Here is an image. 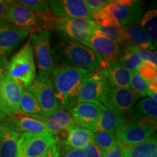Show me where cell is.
<instances>
[{"label":"cell","mask_w":157,"mask_h":157,"mask_svg":"<svg viewBox=\"0 0 157 157\" xmlns=\"http://www.w3.org/2000/svg\"><path fill=\"white\" fill-rule=\"evenodd\" d=\"M104 105L97 102L77 103L70 111L74 124L76 126L93 130Z\"/></svg>","instance_id":"14"},{"label":"cell","mask_w":157,"mask_h":157,"mask_svg":"<svg viewBox=\"0 0 157 157\" xmlns=\"http://www.w3.org/2000/svg\"><path fill=\"white\" fill-rule=\"evenodd\" d=\"M120 146L124 157H157L156 137L153 135L137 144Z\"/></svg>","instance_id":"22"},{"label":"cell","mask_w":157,"mask_h":157,"mask_svg":"<svg viewBox=\"0 0 157 157\" xmlns=\"http://www.w3.org/2000/svg\"><path fill=\"white\" fill-rule=\"evenodd\" d=\"M60 151L63 157H85L83 151L60 144Z\"/></svg>","instance_id":"36"},{"label":"cell","mask_w":157,"mask_h":157,"mask_svg":"<svg viewBox=\"0 0 157 157\" xmlns=\"http://www.w3.org/2000/svg\"><path fill=\"white\" fill-rule=\"evenodd\" d=\"M29 34V29L18 28L0 21V58L10 55Z\"/></svg>","instance_id":"15"},{"label":"cell","mask_w":157,"mask_h":157,"mask_svg":"<svg viewBox=\"0 0 157 157\" xmlns=\"http://www.w3.org/2000/svg\"><path fill=\"white\" fill-rule=\"evenodd\" d=\"M135 117L146 119L156 124L157 104L150 98H146L137 103Z\"/></svg>","instance_id":"26"},{"label":"cell","mask_w":157,"mask_h":157,"mask_svg":"<svg viewBox=\"0 0 157 157\" xmlns=\"http://www.w3.org/2000/svg\"><path fill=\"white\" fill-rule=\"evenodd\" d=\"M88 47L99 55L104 61L117 60L121 53L119 44L105 36L98 29L90 36Z\"/></svg>","instance_id":"18"},{"label":"cell","mask_w":157,"mask_h":157,"mask_svg":"<svg viewBox=\"0 0 157 157\" xmlns=\"http://www.w3.org/2000/svg\"><path fill=\"white\" fill-rule=\"evenodd\" d=\"M52 54L60 65L83 68L90 72L100 71L103 64V59L89 47L68 39L57 43Z\"/></svg>","instance_id":"2"},{"label":"cell","mask_w":157,"mask_h":157,"mask_svg":"<svg viewBox=\"0 0 157 157\" xmlns=\"http://www.w3.org/2000/svg\"><path fill=\"white\" fill-rule=\"evenodd\" d=\"M5 118H7V117H6V116L3 113L0 111V122H1L2 121H3Z\"/></svg>","instance_id":"43"},{"label":"cell","mask_w":157,"mask_h":157,"mask_svg":"<svg viewBox=\"0 0 157 157\" xmlns=\"http://www.w3.org/2000/svg\"><path fill=\"white\" fill-rule=\"evenodd\" d=\"M49 2L51 13L56 16L94 21L93 13L84 0H56Z\"/></svg>","instance_id":"13"},{"label":"cell","mask_w":157,"mask_h":157,"mask_svg":"<svg viewBox=\"0 0 157 157\" xmlns=\"http://www.w3.org/2000/svg\"><path fill=\"white\" fill-rule=\"evenodd\" d=\"M51 157H63L60 151V143H58L52 148V155Z\"/></svg>","instance_id":"41"},{"label":"cell","mask_w":157,"mask_h":157,"mask_svg":"<svg viewBox=\"0 0 157 157\" xmlns=\"http://www.w3.org/2000/svg\"><path fill=\"white\" fill-rule=\"evenodd\" d=\"M5 71L4 70V68L2 67L1 66H0V81H1V79L2 78L4 74H5Z\"/></svg>","instance_id":"42"},{"label":"cell","mask_w":157,"mask_h":157,"mask_svg":"<svg viewBox=\"0 0 157 157\" xmlns=\"http://www.w3.org/2000/svg\"><path fill=\"white\" fill-rule=\"evenodd\" d=\"M85 157H102L101 151L92 141L82 149Z\"/></svg>","instance_id":"38"},{"label":"cell","mask_w":157,"mask_h":157,"mask_svg":"<svg viewBox=\"0 0 157 157\" xmlns=\"http://www.w3.org/2000/svg\"><path fill=\"white\" fill-rule=\"evenodd\" d=\"M99 74L103 75L111 87H129L131 72L117 60H103Z\"/></svg>","instance_id":"19"},{"label":"cell","mask_w":157,"mask_h":157,"mask_svg":"<svg viewBox=\"0 0 157 157\" xmlns=\"http://www.w3.org/2000/svg\"><path fill=\"white\" fill-rule=\"evenodd\" d=\"M20 113L25 115H43L36 99L27 89L23 90L19 103Z\"/></svg>","instance_id":"28"},{"label":"cell","mask_w":157,"mask_h":157,"mask_svg":"<svg viewBox=\"0 0 157 157\" xmlns=\"http://www.w3.org/2000/svg\"><path fill=\"white\" fill-rule=\"evenodd\" d=\"M102 157H124L120 145L117 143V145L113 146L107 150L101 152Z\"/></svg>","instance_id":"39"},{"label":"cell","mask_w":157,"mask_h":157,"mask_svg":"<svg viewBox=\"0 0 157 157\" xmlns=\"http://www.w3.org/2000/svg\"><path fill=\"white\" fill-rule=\"evenodd\" d=\"M143 12V2L141 1L111 0L103 9L94 13L93 18L97 25L101 26L114 23L122 27L140 22Z\"/></svg>","instance_id":"3"},{"label":"cell","mask_w":157,"mask_h":157,"mask_svg":"<svg viewBox=\"0 0 157 157\" xmlns=\"http://www.w3.org/2000/svg\"><path fill=\"white\" fill-rule=\"evenodd\" d=\"M109 2V0H86L85 1L86 5L93 14L103 9Z\"/></svg>","instance_id":"37"},{"label":"cell","mask_w":157,"mask_h":157,"mask_svg":"<svg viewBox=\"0 0 157 157\" xmlns=\"http://www.w3.org/2000/svg\"><path fill=\"white\" fill-rule=\"evenodd\" d=\"M29 42L34 52L39 72L50 76L56 67L50 47L51 32L49 30L30 31Z\"/></svg>","instance_id":"9"},{"label":"cell","mask_w":157,"mask_h":157,"mask_svg":"<svg viewBox=\"0 0 157 157\" xmlns=\"http://www.w3.org/2000/svg\"><path fill=\"white\" fill-rule=\"evenodd\" d=\"M17 3L33 11L35 14L50 12V2L44 0H21L16 1Z\"/></svg>","instance_id":"35"},{"label":"cell","mask_w":157,"mask_h":157,"mask_svg":"<svg viewBox=\"0 0 157 157\" xmlns=\"http://www.w3.org/2000/svg\"><path fill=\"white\" fill-rule=\"evenodd\" d=\"M11 1L0 0V21H3Z\"/></svg>","instance_id":"40"},{"label":"cell","mask_w":157,"mask_h":157,"mask_svg":"<svg viewBox=\"0 0 157 157\" xmlns=\"http://www.w3.org/2000/svg\"><path fill=\"white\" fill-rule=\"evenodd\" d=\"M156 124L146 119L135 117L132 119H124L115 132L117 143L122 146H132L143 142L152 136Z\"/></svg>","instance_id":"5"},{"label":"cell","mask_w":157,"mask_h":157,"mask_svg":"<svg viewBox=\"0 0 157 157\" xmlns=\"http://www.w3.org/2000/svg\"><path fill=\"white\" fill-rule=\"evenodd\" d=\"M34 52L28 42L12 57L7 66V74L23 88H28L36 77Z\"/></svg>","instance_id":"4"},{"label":"cell","mask_w":157,"mask_h":157,"mask_svg":"<svg viewBox=\"0 0 157 157\" xmlns=\"http://www.w3.org/2000/svg\"><path fill=\"white\" fill-rule=\"evenodd\" d=\"M118 63L129 72L137 71L143 60L137 53L124 48L118 58Z\"/></svg>","instance_id":"29"},{"label":"cell","mask_w":157,"mask_h":157,"mask_svg":"<svg viewBox=\"0 0 157 157\" xmlns=\"http://www.w3.org/2000/svg\"><path fill=\"white\" fill-rule=\"evenodd\" d=\"M129 88L137 97L145 98L148 96V84L138 71L132 72L129 79Z\"/></svg>","instance_id":"30"},{"label":"cell","mask_w":157,"mask_h":157,"mask_svg":"<svg viewBox=\"0 0 157 157\" xmlns=\"http://www.w3.org/2000/svg\"><path fill=\"white\" fill-rule=\"evenodd\" d=\"M97 29L118 44H123L127 41L126 35L122 29L114 23H111L105 26L97 25Z\"/></svg>","instance_id":"32"},{"label":"cell","mask_w":157,"mask_h":157,"mask_svg":"<svg viewBox=\"0 0 157 157\" xmlns=\"http://www.w3.org/2000/svg\"><path fill=\"white\" fill-rule=\"evenodd\" d=\"M60 135L63 137L60 144L82 150L88 143L93 141V132L74 124Z\"/></svg>","instance_id":"21"},{"label":"cell","mask_w":157,"mask_h":157,"mask_svg":"<svg viewBox=\"0 0 157 157\" xmlns=\"http://www.w3.org/2000/svg\"><path fill=\"white\" fill-rule=\"evenodd\" d=\"M23 88L5 72L0 81V111L7 117L20 113L19 103Z\"/></svg>","instance_id":"11"},{"label":"cell","mask_w":157,"mask_h":157,"mask_svg":"<svg viewBox=\"0 0 157 157\" xmlns=\"http://www.w3.org/2000/svg\"><path fill=\"white\" fill-rule=\"evenodd\" d=\"M0 123L18 133L39 134L49 132L45 124L42 121L32 115H25L21 113L12 117L5 118Z\"/></svg>","instance_id":"17"},{"label":"cell","mask_w":157,"mask_h":157,"mask_svg":"<svg viewBox=\"0 0 157 157\" xmlns=\"http://www.w3.org/2000/svg\"><path fill=\"white\" fill-rule=\"evenodd\" d=\"M122 45L124 46V48L128 49V50L137 53L143 59V61L150 62L154 65L157 64L156 51H151L149 50H145V49L140 48H138V47L132 44V43L129 42V41H126Z\"/></svg>","instance_id":"34"},{"label":"cell","mask_w":157,"mask_h":157,"mask_svg":"<svg viewBox=\"0 0 157 157\" xmlns=\"http://www.w3.org/2000/svg\"><path fill=\"white\" fill-rule=\"evenodd\" d=\"M93 142L101 152L117 144L115 135L113 133L105 132V131L93 132Z\"/></svg>","instance_id":"31"},{"label":"cell","mask_w":157,"mask_h":157,"mask_svg":"<svg viewBox=\"0 0 157 157\" xmlns=\"http://www.w3.org/2000/svg\"><path fill=\"white\" fill-rule=\"evenodd\" d=\"M90 71L83 68L59 65L51 73V82L60 106L71 111L77 103V97L84 78Z\"/></svg>","instance_id":"1"},{"label":"cell","mask_w":157,"mask_h":157,"mask_svg":"<svg viewBox=\"0 0 157 157\" xmlns=\"http://www.w3.org/2000/svg\"><path fill=\"white\" fill-rule=\"evenodd\" d=\"M71 41L88 47L90 36L97 29V23L93 20L69 18L56 15L54 28Z\"/></svg>","instance_id":"6"},{"label":"cell","mask_w":157,"mask_h":157,"mask_svg":"<svg viewBox=\"0 0 157 157\" xmlns=\"http://www.w3.org/2000/svg\"><path fill=\"white\" fill-rule=\"evenodd\" d=\"M20 134L0 123V157H17Z\"/></svg>","instance_id":"23"},{"label":"cell","mask_w":157,"mask_h":157,"mask_svg":"<svg viewBox=\"0 0 157 157\" xmlns=\"http://www.w3.org/2000/svg\"><path fill=\"white\" fill-rule=\"evenodd\" d=\"M125 33L127 41L138 48L145 50H155L148 36L143 30L140 22H136L132 24L124 25L121 27Z\"/></svg>","instance_id":"25"},{"label":"cell","mask_w":157,"mask_h":157,"mask_svg":"<svg viewBox=\"0 0 157 157\" xmlns=\"http://www.w3.org/2000/svg\"><path fill=\"white\" fill-rule=\"evenodd\" d=\"M26 89L36 99L44 117H51L60 108L53 85L50 76L47 74L39 72L34 81Z\"/></svg>","instance_id":"8"},{"label":"cell","mask_w":157,"mask_h":157,"mask_svg":"<svg viewBox=\"0 0 157 157\" xmlns=\"http://www.w3.org/2000/svg\"><path fill=\"white\" fill-rule=\"evenodd\" d=\"M3 21L18 28L34 29L38 24L36 15L16 1H11Z\"/></svg>","instance_id":"16"},{"label":"cell","mask_w":157,"mask_h":157,"mask_svg":"<svg viewBox=\"0 0 157 157\" xmlns=\"http://www.w3.org/2000/svg\"><path fill=\"white\" fill-rule=\"evenodd\" d=\"M32 116L44 122L49 132L53 133L56 137L58 135H62L71 126L74 124L71 115L61 106H60L56 113L50 117L43 115Z\"/></svg>","instance_id":"20"},{"label":"cell","mask_w":157,"mask_h":157,"mask_svg":"<svg viewBox=\"0 0 157 157\" xmlns=\"http://www.w3.org/2000/svg\"><path fill=\"white\" fill-rule=\"evenodd\" d=\"M137 97L129 87H112L103 105L124 117L134 112Z\"/></svg>","instance_id":"12"},{"label":"cell","mask_w":157,"mask_h":157,"mask_svg":"<svg viewBox=\"0 0 157 157\" xmlns=\"http://www.w3.org/2000/svg\"><path fill=\"white\" fill-rule=\"evenodd\" d=\"M58 143L57 137L50 132L21 133L17 140V157H42Z\"/></svg>","instance_id":"7"},{"label":"cell","mask_w":157,"mask_h":157,"mask_svg":"<svg viewBox=\"0 0 157 157\" xmlns=\"http://www.w3.org/2000/svg\"><path fill=\"white\" fill-rule=\"evenodd\" d=\"M124 119V118L117 114L111 109L104 106L92 132L105 131L115 135V132L121 126Z\"/></svg>","instance_id":"24"},{"label":"cell","mask_w":157,"mask_h":157,"mask_svg":"<svg viewBox=\"0 0 157 157\" xmlns=\"http://www.w3.org/2000/svg\"><path fill=\"white\" fill-rule=\"evenodd\" d=\"M110 89L107 80L101 74H88L82 81L77 97V103L97 102L103 105Z\"/></svg>","instance_id":"10"},{"label":"cell","mask_w":157,"mask_h":157,"mask_svg":"<svg viewBox=\"0 0 157 157\" xmlns=\"http://www.w3.org/2000/svg\"><path fill=\"white\" fill-rule=\"evenodd\" d=\"M51 155H52V148H51L50 150L46 154H44L42 157H51Z\"/></svg>","instance_id":"44"},{"label":"cell","mask_w":157,"mask_h":157,"mask_svg":"<svg viewBox=\"0 0 157 157\" xmlns=\"http://www.w3.org/2000/svg\"><path fill=\"white\" fill-rule=\"evenodd\" d=\"M139 74L148 82V86L157 87L156 65L150 62L143 61L138 69Z\"/></svg>","instance_id":"33"},{"label":"cell","mask_w":157,"mask_h":157,"mask_svg":"<svg viewBox=\"0 0 157 157\" xmlns=\"http://www.w3.org/2000/svg\"><path fill=\"white\" fill-rule=\"evenodd\" d=\"M140 25L153 46L156 48L157 43V10L152 9L148 10L141 18Z\"/></svg>","instance_id":"27"}]
</instances>
